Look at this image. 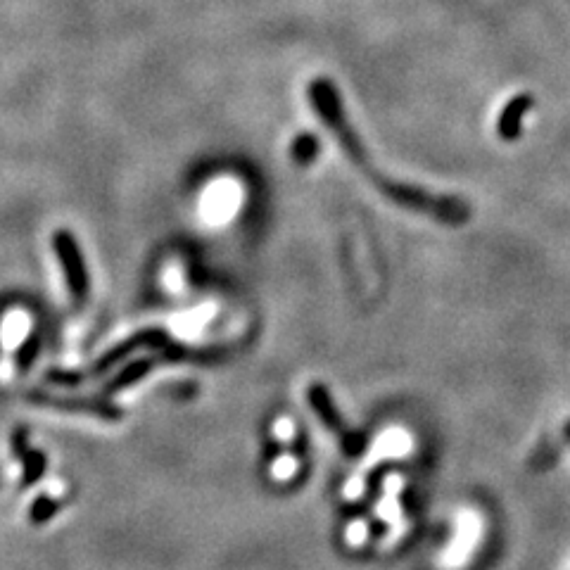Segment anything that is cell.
Wrapping results in <instances>:
<instances>
[{
	"label": "cell",
	"instance_id": "6da1fadb",
	"mask_svg": "<svg viewBox=\"0 0 570 570\" xmlns=\"http://www.w3.org/2000/svg\"><path fill=\"white\" fill-rule=\"evenodd\" d=\"M485 540V518L473 506H461L454 513V535L442 549L437 566L440 570H464L478 554Z\"/></svg>",
	"mask_w": 570,
	"mask_h": 570
},
{
	"label": "cell",
	"instance_id": "7a4b0ae2",
	"mask_svg": "<svg viewBox=\"0 0 570 570\" xmlns=\"http://www.w3.org/2000/svg\"><path fill=\"white\" fill-rule=\"evenodd\" d=\"M385 195H390L392 200L399 202V205L418 209V212H428L433 214L435 219L447 221V224H464V221L471 217V209L464 205L461 200L454 198H435V195L423 193L421 188H411V186H395V183H383Z\"/></svg>",
	"mask_w": 570,
	"mask_h": 570
},
{
	"label": "cell",
	"instance_id": "3957f363",
	"mask_svg": "<svg viewBox=\"0 0 570 570\" xmlns=\"http://www.w3.org/2000/svg\"><path fill=\"white\" fill-rule=\"evenodd\" d=\"M312 103L319 112V117L335 131V136L340 138V143L345 145V150L350 152V157L354 162H364V148H361L359 138L354 136V131L347 124L345 114H342L338 93L335 88L328 84V81L316 79L312 84Z\"/></svg>",
	"mask_w": 570,
	"mask_h": 570
},
{
	"label": "cell",
	"instance_id": "277c9868",
	"mask_svg": "<svg viewBox=\"0 0 570 570\" xmlns=\"http://www.w3.org/2000/svg\"><path fill=\"white\" fill-rule=\"evenodd\" d=\"M53 245H55V252H57V257H60L62 266H65V276H67L69 290H72V295L76 297V300H81V297L86 295L88 278H86L84 262H81L79 247H76L74 238L69 236L67 231L55 233Z\"/></svg>",
	"mask_w": 570,
	"mask_h": 570
},
{
	"label": "cell",
	"instance_id": "5b68a950",
	"mask_svg": "<svg viewBox=\"0 0 570 570\" xmlns=\"http://www.w3.org/2000/svg\"><path fill=\"white\" fill-rule=\"evenodd\" d=\"M31 326L34 319L27 309H8L0 319V350H3V359H12V354L22 350L27 345Z\"/></svg>",
	"mask_w": 570,
	"mask_h": 570
},
{
	"label": "cell",
	"instance_id": "8992f818",
	"mask_svg": "<svg viewBox=\"0 0 570 570\" xmlns=\"http://www.w3.org/2000/svg\"><path fill=\"white\" fill-rule=\"evenodd\" d=\"M240 200L238 188L233 183L221 181L212 190H207V195L202 198V214L212 224H224L226 219L233 217Z\"/></svg>",
	"mask_w": 570,
	"mask_h": 570
},
{
	"label": "cell",
	"instance_id": "52a82bcc",
	"mask_svg": "<svg viewBox=\"0 0 570 570\" xmlns=\"http://www.w3.org/2000/svg\"><path fill=\"white\" fill-rule=\"evenodd\" d=\"M414 447L411 442V435L407 430H399V428H390L388 433L380 435V440L373 445V449L369 452V461H366V468L376 464V461H385V459H404Z\"/></svg>",
	"mask_w": 570,
	"mask_h": 570
},
{
	"label": "cell",
	"instance_id": "ba28073f",
	"mask_svg": "<svg viewBox=\"0 0 570 570\" xmlns=\"http://www.w3.org/2000/svg\"><path fill=\"white\" fill-rule=\"evenodd\" d=\"M532 107V98L530 95H518V98H513L509 105L504 107L502 117H499V136L504 138V141H516L518 133H521V119L523 114L528 112Z\"/></svg>",
	"mask_w": 570,
	"mask_h": 570
},
{
	"label": "cell",
	"instance_id": "9c48e42d",
	"mask_svg": "<svg viewBox=\"0 0 570 570\" xmlns=\"http://www.w3.org/2000/svg\"><path fill=\"white\" fill-rule=\"evenodd\" d=\"M309 399H312V407H314L316 414L321 416V421L326 423L328 428L338 430L340 418H338V414H335L333 402H331V397H328L326 388H321V385H314V388H309Z\"/></svg>",
	"mask_w": 570,
	"mask_h": 570
},
{
	"label": "cell",
	"instance_id": "30bf717a",
	"mask_svg": "<svg viewBox=\"0 0 570 570\" xmlns=\"http://www.w3.org/2000/svg\"><path fill=\"white\" fill-rule=\"evenodd\" d=\"M316 152H319V143H316L314 136H309V133H302V136L295 138L293 143V157L297 164H309L314 162Z\"/></svg>",
	"mask_w": 570,
	"mask_h": 570
},
{
	"label": "cell",
	"instance_id": "8fae6325",
	"mask_svg": "<svg viewBox=\"0 0 570 570\" xmlns=\"http://www.w3.org/2000/svg\"><path fill=\"white\" fill-rule=\"evenodd\" d=\"M297 468H300V464H297L295 456L283 454V456H278V459L274 461V466H271V475H274V480H278V483H283V480L293 478V475L297 473Z\"/></svg>",
	"mask_w": 570,
	"mask_h": 570
},
{
	"label": "cell",
	"instance_id": "7c38bea8",
	"mask_svg": "<svg viewBox=\"0 0 570 570\" xmlns=\"http://www.w3.org/2000/svg\"><path fill=\"white\" fill-rule=\"evenodd\" d=\"M366 537H369V525H366L364 521H352L350 525H347L345 540L350 547H361V544L366 542Z\"/></svg>",
	"mask_w": 570,
	"mask_h": 570
},
{
	"label": "cell",
	"instance_id": "4fadbf2b",
	"mask_svg": "<svg viewBox=\"0 0 570 570\" xmlns=\"http://www.w3.org/2000/svg\"><path fill=\"white\" fill-rule=\"evenodd\" d=\"M148 369H150V361H136V364H131L129 369H126V371L122 373V376H119V380H117V383H114V385H117V388H119V385L131 383V380L141 378L143 373L148 371Z\"/></svg>",
	"mask_w": 570,
	"mask_h": 570
},
{
	"label": "cell",
	"instance_id": "5bb4252c",
	"mask_svg": "<svg viewBox=\"0 0 570 570\" xmlns=\"http://www.w3.org/2000/svg\"><path fill=\"white\" fill-rule=\"evenodd\" d=\"M274 433L278 437V442H293V437H295V428H293V421H290L288 416H281L276 421V426H274Z\"/></svg>",
	"mask_w": 570,
	"mask_h": 570
}]
</instances>
